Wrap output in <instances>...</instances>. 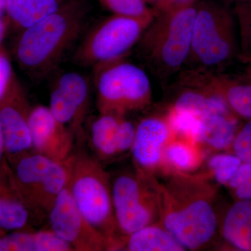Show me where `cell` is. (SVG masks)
<instances>
[{
  "label": "cell",
  "mask_w": 251,
  "mask_h": 251,
  "mask_svg": "<svg viewBox=\"0 0 251 251\" xmlns=\"http://www.w3.org/2000/svg\"><path fill=\"white\" fill-rule=\"evenodd\" d=\"M158 223L188 251L210 247L219 237L218 188L206 175L166 169L153 175Z\"/></svg>",
  "instance_id": "cell-1"
},
{
  "label": "cell",
  "mask_w": 251,
  "mask_h": 251,
  "mask_svg": "<svg viewBox=\"0 0 251 251\" xmlns=\"http://www.w3.org/2000/svg\"><path fill=\"white\" fill-rule=\"evenodd\" d=\"M89 9L87 0H69L20 31L14 50L20 67L37 80L50 74L82 32Z\"/></svg>",
  "instance_id": "cell-2"
},
{
  "label": "cell",
  "mask_w": 251,
  "mask_h": 251,
  "mask_svg": "<svg viewBox=\"0 0 251 251\" xmlns=\"http://www.w3.org/2000/svg\"><path fill=\"white\" fill-rule=\"evenodd\" d=\"M198 4L156 14L137 44L140 54L161 80H168L184 67Z\"/></svg>",
  "instance_id": "cell-3"
},
{
  "label": "cell",
  "mask_w": 251,
  "mask_h": 251,
  "mask_svg": "<svg viewBox=\"0 0 251 251\" xmlns=\"http://www.w3.org/2000/svg\"><path fill=\"white\" fill-rule=\"evenodd\" d=\"M68 188L84 218L106 239L108 251H120L123 236L112 204L111 179L100 162L87 153H73Z\"/></svg>",
  "instance_id": "cell-4"
},
{
  "label": "cell",
  "mask_w": 251,
  "mask_h": 251,
  "mask_svg": "<svg viewBox=\"0 0 251 251\" xmlns=\"http://www.w3.org/2000/svg\"><path fill=\"white\" fill-rule=\"evenodd\" d=\"M72 154L66 161L58 162L32 151L9 163L15 189L34 219L48 216L59 193L67 186Z\"/></svg>",
  "instance_id": "cell-5"
},
{
  "label": "cell",
  "mask_w": 251,
  "mask_h": 251,
  "mask_svg": "<svg viewBox=\"0 0 251 251\" xmlns=\"http://www.w3.org/2000/svg\"><path fill=\"white\" fill-rule=\"evenodd\" d=\"M94 81L99 113L125 116L151 102V85L146 73L120 58L95 66Z\"/></svg>",
  "instance_id": "cell-6"
},
{
  "label": "cell",
  "mask_w": 251,
  "mask_h": 251,
  "mask_svg": "<svg viewBox=\"0 0 251 251\" xmlns=\"http://www.w3.org/2000/svg\"><path fill=\"white\" fill-rule=\"evenodd\" d=\"M156 16L131 17L112 14L102 20L84 37L74 54V63L94 67L123 58L137 45Z\"/></svg>",
  "instance_id": "cell-7"
},
{
  "label": "cell",
  "mask_w": 251,
  "mask_h": 251,
  "mask_svg": "<svg viewBox=\"0 0 251 251\" xmlns=\"http://www.w3.org/2000/svg\"><path fill=\"white\" fill-rule=\"evenodd\" d=\"M232 53V39L228 15L214 2L198 4L191 50L185 64L192 63L191 70L212 72L227 62Z\"/></svg>",
  "instance_id": "cell-8"
},
{
  "label": "cell",
  "mask_w": 251,
  "mask_h": 251,
  "mask_svg": "<svg viewBox=\"0 0 251 251\" xmlns=\"http://www.w3.org/2000/svg\"><path fill=\"white\" fill-rule=\"evenodd\" d=\"M112 204L119 231L124 237L158 223L153 176L133 173L117 175L111 181Z\"/></svg>",
  "instance_id": "cell-9"
},
{
  "label": "cell",
  "mask_w": 251,
  "mask_h": 251,
  "mask_svg": "<svg viewBox=\"0 0 251 251\" xmlns=\"http://www.w3.org/2000/svg\"><path fill=\"white\" fill-rule=\"evenodd\" d=\"M50 229L75 251H108L106 239L84 218L67 186L59 193L49 215Z\"/></svg>",
  "instance_id": "cell-10"
},
{
  "label": "cell",
  "mask_w": 251,
  "mask_h": 251,
  "mask_svg": "<svg viewBox=\"0 0 251 251\" xmlns=\"http://www.w3.org/2000/svg\"><path fill=\"white\" fill-rule=\"evenodd\" d=\"M31 109L25 90L16 77L0 102V128L9 163L33 151L29 126Z\"/></svg>",
  "instance_id": "cell-11"
},
{
  "label": "cell",
  "mask_w": 251,
  "mask_h": 251,
  "mask_svg": "<svg viewBox=\"0 0 251 251\" xmlns=\"http://www.w3.org/2000/svg\"><path fill=\"white\" fill-rule=\"evenodd\" d=\"M90 99V82L76 72H67L61 75L51 92L50 110L78 139L83 133Z\"/></svg>",
  "instance_id": "cell-12"
},
{
  "label": "cell",
  "mask_w": 251,
  "mask_h": 251,
  "mask_svg": "<svg viewBox=\"0 0 251 251\" xmlns=\"http://www.w3.org/2000/svg\"><path fill=\"white\" fill-rule=\"evenodd\" d=\"M174 137L166 116L145 117L136 126L130 153L135 173L152 176L163 165V151Z\"/></svg>",
  "instance_id": "cell-13"
},
{
  "label": "cell",
  "mask_w": 251,
  "mask_h": 251,
  "mask_svg": "<svg viewBox=\"0 0 251 251\" xmlns=\"http://www.w3.org/2000/svg\"><path fill=\"white\" fill-rule=\"evenodd\" d=\"M29 126L33 151L58 162L72 156L75 135L54 117L49 107H31Z\"/></svg>",
  "instance_id": "cell-14"
},
{
  "label": "cell",
  "mask_w": 251,
  "mask_h": 251,
  "mask_svg": "<svg viewBox=\"0 0 251 251\" xmlns=\"http://www.w3.org/2000/svg\"><path fill=\"white\" fill-rule=\"evenodd\" d=\"M179 84V90L171 108L192 112L199 117L214 113H232L224 99L206 85L199 71H188L180 79Z\"/></svg>",
  "instance_id": "cell-15"
},
{
  "label": "cell",
  "mask_w": 251,
  "mask_h": 251,
  "mask_svg": "<svg viewBox=\"0 0 251 251\" xmlns=\"http://www.w3.org/2000/svg\"><path fill=\"white\" fill-rule=\"evenodd\" d=\"M34 216L13 184L7 160L0 166V227L6 232L29 229Z\"/></svg>",
  "instance_id": "cell-16"
},
{
  "label": "cell",
  "mask_w": 251,
  "mask_h": 251,
  "mask_svg": "<svg viewBox=\"0 0 251 251\" xmlns=\"http://www.w3.org/2000/svg\"><path fill=\"white\" fill-rule=\"evenodd\" d=\"M219 237L234 251H251V200L235 201L225 211Z\"/></svg>",
  "instance_id": "cell-17"
},
{
  "label": "cell",
  "mask_w": 251,
  "mask_h": 251,
  "mask_svg": "<svg viewBox=\"0 0 251 251\" xmlns=\"http://www.w3.org/2000/svg\"><path fill=\"white\" fill-rule=\"evenodd\" d=\"M0 251H74L49 229L33 231L18 229L6 233L0 239Z\"/></svg>",
  "instance_id": "cell-18"
},
{
  "label": "cell",
  "mask_w": 251,
  "mask_h": 251,
  "mask_svg": "<svg viewBox=\"0 0 251 251\" xmlns=\"http://www.w3.org/2000/svg\"><path fill=\"white\" fill-rule=\"evenodd\" d=\"M201 74L206 85L224 99L235 116L251 120V84L238 83L214 75V73L201 72Z\"/></svg>",
  "instance_id": "cell-19"
},
{
  "label": "cell",
  "mask_w": 251,
  "mask_h": 251,
  "mask_svg": "<svg viewBox=\"0 0 251 251\" xmlns=\"http://www.w3.org/2000/svg\"><path fill=\"white\" fill-rule=\"evenodd\" d=\"M238 130L235 115L214 113L201 117L198 143L204 144L216 151H229Z\"/></svg>",
  "instance_id": "cell-20"
},
{
  "label": "cell",
  "mask_w": 251,
  "mask_h": 251,
  "mask_svg": "<svg viewBox=\"0 0 251 251\" xmlns=\"http://www.w3.org/2000/svg\"><path fill=\"white\" fill-rule=\"evenodd\" d=\"M121 251H184L186 249L159 223H155L125 236Z\"/></svg>",
  "instance_id": "cell-21"
},
{
  "label": "cell",
  "mask_w": 251,
  "mask_h": 251,
  "mask_svg": "<svg viewBox=\"0 0 251 251\" xmlns=\"http://www.w3.org/2000/svg\"><path fill=\"white\" fill-rule=\"evenodd\" d=\"M125 116L112 113H99L91 125V143L99 159H112L120 155L119 151L120 125Z\"/></svg>",
  "instance_id": "cell-22"
},
{
  "label": "cell",
  "mask_w": 251,
  "mask_h": 251,
  "mask_svg": "<svg viewBox=\"0 0 251 251\" xmlns=\"http://www.w3.org/2000/svg\"><path fill=\"white\" fill-rule=\"evenodd\" d=\"M69 0H9L6 19L20 31L52 14Z\"/></svg>",
  "instance_id": "cell-23"
},
{
  "label": "cell",
  "mask_w": 251,
  "mask_h": 251,
  "mask_svg": "<svg viewBox=\"0 0 251 251\" xmlns=\"http://www.w3.org/2000/svg\"><path fill=\"white\" fill-rule=\"evenodd\" d=\"M193 144L182 138H172L163 151V165L166 169L182 173H191L197 169L201 156Z\"/></svg>",
  "instance_id": "cell-24"
},
{
  "label": "cell",
  "mask_w": 251,
  "mask_h": 251,
  "mask_svg": "<svg viewBox=\"0 0 251 251\" xmlns=\"http://www.w3.org/2000/svg\"><path fill=\"white\" fill-rule=\"evenodd\" d=\"M165 116L174 137L198 143L201 130V117L192 112L171 107Z\"/></svg>",
  "instance_id": "cell-25"
},
{
  "label": "cell",
  "mask_w": 251,
  "mask_h": 251,
  "mask_svg": "<svg viewBox=\"0 0 251 251\" xmlns=\"http://www.w3.org/2000/svg\"><path fill=\"white\" fill-rule=\"evenodd\" d=\"M242 163L233 153H216L208 161L209 175L218 184L226 186Z\"/></svg>",
  "instance_id": "cell-26"
},
{
  "label": "cell",
  "mask_w": 251,
  "mask_h": 251,
  "mask_svg": "<svg viewBox=\"0 0 251 251\" xmlns=\"http://www.w3.org/2000/svg\"><path fill=\"white\" fill-rule=\"evenodd\" d=\"M112 14L131 17H145L156 15L145 0H97Z\"/></svg>",
  "instance_id": "cell-27"
},
{
  "label": "cell",
  "mask_w": 251,
  "mask_h": 251,
  "mask_svg": "<svg viewBox=\"0 0 251 251\" xmlns=\"http://www.w3.org/2000/svg\"><path fill=\"white\" fill-rule=\"evenodd\" d=\"M226 187L235 201L251 200V162L242 163Z\"/></svg>",
  "instance_id": "cell-28"
},
{
  "label": "cell",
  "mask_w": 251,
  "mask_h": 251,
  "mask_svg": "<svg viewBox=\"0 0 251 251\" xmlns=\"http://www.w3.org/2000/svg\"><path fill=\"white\" fill-rule=\"evenodd\" d=\"M230 151L243 163L251 162V120L238 130Z\"/></svg>",
  "instance_id": "cell-29"
},
{
  "label": "cell",
  "mask_w": 251,
  "mask_h": 251,
  "mask_svg": "<svg viewBox=\"0 0 251 251\" xmlns=\"http://www.w3.org/2000/svg\"><path fill=\"white\" fill-rule=\"evenodd\" d=\"M16 77L9 54L1 46L0 47V102L9 92Z\"/></svg>",
  "instance_id": "cell-30"
},
{
  "label": "cell",
  "mask_w": 251,
  "mask_h": 251,
  "mask_svg": "<svg viewBox=\"0 0 251 251\" xmlns=\"http://www.w3.org/2000/svg\"><path fill=\"white\" fill-rule=\"evenodd\" d=\"M195 3H196V0H161L160 2L155 6L153 10L156 14H158L170 10L176 9V8L193 4Z\"/></svg>",
  "instance_id": "cell-31"
},
{
  "label": "cell",
  "mask_w": 251,
  "mask_h": 251,
  "mask_svg": "<svg viewBox=\"0 0 251 251\" xmlns=\"http://www.w3.org/2000/svg\"><path fill=\"white\" fill-rule=\"evenodd\" d=\"M9 25L7 19L5 18H0V47H1V44L6 36V31Z\"/></svg>",
  "instance_id": "cell-32"
},
{
  "label": "cell",
  "mask_w": 251,
  "mask_h": 251,
  "mask_svg": "<svg viewBox=\"0 0 251 251\" xmlns=\"http://www.w3.org/2000/svg\"><path fill=\"white\" fill-rule=\"evenodd\" d=\"M6 158L5 156L4 140H3L2 133H1V128H0V166L6 161Z\"/></svg>",
  "instance_id": "cell-33"
},
{
  "label": "cell",
  "mask_w": 251,
  "mask_h": 251,
  "mask_svg": "<svg viewBox=\"0 0 251 251\" xmlns=\"http://www.w3.org/2000/svg\"><path fill=\"white\" fill-rule=\"evenodd\" d=\"M9 0H0V18H6Z\"/></svg>",
  "instance_id": "cell-34"
},
{
  "label": "cell",
  "mask_w": 251,
  "mask_h": 251,
  "mask_svg": "<svg viewBox=\"0 0 251 251\" xmlns=\"http://www.w3.org/2000/svg\"><path fill=\"white\" fill-rule=\"evenodd\" d=\"M145 1H146L147 3H151V4H153L155 6H156V5L160 2L161 0H145Z\"/></svg>",
  "instance_id": "cell-35"
},
{
  "label": "cell",
  "mask_w": 251,
  "mask_h": 251,
  "mask_svg": "<svg viewBox=\"0 0 251 251\" xmlns=\"http://www.w3.org/2000/svg\"><path fill=\"white\" fill-rule=\"evenodd\" d=\"M7 232H6V231L4 230V229H2L0 227V239H1V237H4L5 234L7 233Z\"/></svg>",
  "instance_id": "cell-36"
},
{
  "label": "cell",
  "mask_w": 251,
  "mask_h": 251,
  "mask_svg": "<svg viewBox=\"0 0 251 251\" xmlns=\"http://www.w3.org/2000/svg\"><path fill=\"white\" fill-rule=\"evenodd\" d=\"M247 11H249V12H251V4L247 6Z\"/></svg>",
  "instance_id": "cell-37"
}]
</instances>
